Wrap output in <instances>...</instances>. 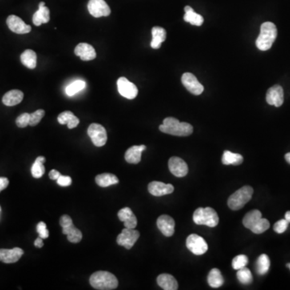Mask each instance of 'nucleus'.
<instances>
[{
    "instance_id": "30",
    "label": "nucleus",
    "mask_w": 290,
    "mask_h": 290,
    "mask_svg": "<svg viewBox=\"0 0 290 290\" xmlns=\"http://www.w3.org/2000/svg\"><path fill=\"white\" fill-rule=\"evenodd\" d=\"M207 281L208 284L212 288H219L223 285L224 283V279L222 276L220 270L218 268H213L211 270V272L208 274V277H207Z\"/></svg>"
},
{
    "instance_id": "18",
    "label": "nucleus",
    "mask_w": 290,
    "mask_h": 290,
    "mask_svg": "<svg viewBox=\"0 0 290 290\" xmlns=\"http://www.w3.org/2000/svg\"><path fill=\"white\" fill-rule=\"evenodd\" d=\"M74 53H75L76 56L80 57L81 60L85 61L95 59L96 56H97L93 47L89 44H86V43L78 44L74 49Z\"/></svg>"
},
{
    "instance_id": "43",
    "label": "nucleus",
    "mask_w": 290,
    "mask_h": 290,
    "mask_svg": "<svg viewBox=\"0 0 290 290\" xmlns=\"http://www.w3.org/2000/svg\"><path fill=\"white\" fill-rule=\"evenodd\" d=\"M57 182L61 186H69V185H71L72 179L69 176H62V175H61L57 178Z\"/></svg>"
},
{
    "instance_id": "10",
    "label": "nucleus",
    "mask_w": 290,
    "mask_h": 290,
    "mask_svg": "<svg viewBox=\"0 0 290 290\" xmlns=\"http://www.w3.org/2000/svg\"><path fill=\"white\" fill-rule=\"evenodd\" d=\"M119 93L128 100H133L138 94V89L134 83L128 81L126 77H121L117 81Z\"/></svg>"
},
{
    "instance_id": "2",
    "label": "nucleus",
    "mask_w": 290,
    "mask_h": 290,
    "mask_svg": "<svg viewBox=\"0 0 290 290\" xmlns=\"http://www.w3.org/2000/svg\"><path fill=\"white\" fill-rule=\"evenodd\" d=\"M276 37L277 29L276 25L272 22L264 23L260 27V33L256 39V47L261 51L268 50L276 41Z\"/></svg>"
},
{
    "instance_id": "3",
    "label": "nucleus",
    "mask_w": 290,
    "mask_h": 290,
    "mask_svg": "<svg viewBox=\"0 0 290 290\" xmlns=\"http://www.w3.org/2000/svg\"><path fill=\"white\" fill-rule=\"evenodd\" d=\"M92 287L99 290H112L118 287V279L114 274L106 271H98L89 278Z\"/></svg>"
},
{
    "instance_id": "45",
    "label": "nucleus",
    "mask_w": 290,
    "mask_h": 290,
    "mask_svg": "<svg viewBox=\"0 0 290 290\" xmlns=\"http://www.w3.org/2000/svg\"><path fill=\"white\" fill-rule=\"evenodd\" d=\"M49 178L52 179V180H57V178L61 176V173H60L58 171L53 169V170H51L50 172H49Z\"/></svg>"
},
{
    "instance_id": "13",
    "label": "nucleus",
    "mask_w": 290,
    "mask_h": 290,
    "mask_svg": "<svg viewBox=\"0 0 290 290\" xmlns=\"http://www.w3.org/2000/svg\"><path fill=\"white\" fill-rule=\"evenodd\" d=\"M181 82H182L183 85L195 95L201 94L204 90L203 85L199 82L197 77H195L193 73H184L181 77Z\"/></svg>"
},
{
    "instance_id": "41",
    "label": "nucleus",
    "mask_w": 290,
    "mask_h": 290,
    "mask_svg": "<svg viewBox=\"0 0 290 290\" xmlns=\"http://www.w3.org/2000/svg\"><path fill=\"white\" fill-rule=\"evenodd\" d=\"M288 222L285 219H281L279 221L276 222L274 225V231H276V233L282 234L284 233V231L287 230L288 226Z\"/></svg>"
},
{
    "instance_id": "36",
    "label": "nucleus",
    "mask_w": 290,
    "mask_h": 290,
    "mask_svg": "<svg viewBox=\"0 0 290 290\" xmlns=\"http://www.w3.org/2000/svg\"><path fill=\"white\" fill-rule=\"evenodd\" d=\"M85 81L78 80V81H75L74 82H73V83L68 85L66 89H65V92H66L68 95L73 96L74 95L75 93H78V92L82 90V89L85 88Z\"/></svg>"
},
{
    "instance_id": "23",
    "label": "nucleus",
    "mask_w": 290,
    "mask_h": 290,
    "mask_svg": "<svg viewBox=\"0 0 290 290\" xmlns=\"http://www.w3.org/2000/svg\"><path fill=\"white\" fill-rule=\"evenodd\" d=\"M156 280H157L158 285L161 287L163 289L177 290L178 288L177 280L170 274H160Z\"/></svg>"
},
{
    "instance_id": "32",
    "label": "nucleus",
    "mask_w": 290,
    "mask_h": 290,
    "mask_svg": "<svg viewBox=\"0 0 290 290\" xmlns=\"http://www.w3.org/2000/svg\"><path fill=\"white\" fill-rule=\"evenodd\" d=\"M262 218V214L258 210L250 211L244 216L243 219V224L248 229H252L253 226Z\"/></svg>"
},
{
    "instance_id": "19",
    "label": "nucleus",
    "mask_w": 290,
    "mask_h": 290,
    "mask_svg": "<svg viewBox=\"0 0 290 290\" xmlns=\"http://www.w3.org/2000/svg\"><path fill=\"white\" fill-rule=\"evenodd\" d=\"M24 251L20 248L13 249H0V261L5 264H13L21 259Z\"/></svg>"
},
{
    "instance_id": "11",
    "label": "nucleus",
    "mask_w": 290,
    "mask_h": 290,
    "mask_svg": "<svg viewBox=\"0 0 290 290\" xmlns=\"http://www.w3.org/2000/svg\"><path fill=\"white\" fill-rule=\"evenodd\" d=\"M88 11L95 18L108 17L111 14V9L104 0H89Z\"/></svg>"
},
{
    "instance_id": "39",
    "label": "nucleus",
    "mask_w": 290,
    "mask_h": 290,
    "mask_svg": "<svg viewBox=\"0 0 290 290\" xmlns=\"http://www.w3.org/2000/svg\"><path fill=\"white\" fill-rule=\"evenodd\" d=\"M45 112L44 110H37L33 113L30 114V120H29V125L32 127L36 126L39 123L41 122L43 117L45 116Z\"/></svg>"
},
{
    "instance_id": "37",
    "label": "nucleus",
    "mask_w": 290,
    "mask_h": 290,
    "mask_svg": "<svg viewBox=\"0 0 290 290\" xmlns=\"http://www.w3.org/2000/svg\"><path fill=\"white\" fill-rule=\"evenodd\" d=\"M269 227L270 223L268 219L261 218V219L253 226L251 231L255 234L264 233V231H267V230L269 228Z\"/></svg>"
},
{
    "instance_id": "12",
    "label": "nucleus",
    "mask_w": 290,
    "mask_h": 290,
    "mask_svg": "<svg viewBox=\"0 0 290 290\" xmlns=\"http://www.w3.org/2000/svg\"><path fill=\"white\" fill-rule=\"evenodd\" d=\"M168 168L172 174L177 177H185L189 172V168L185 160L177 156H172L169 159Z\"/></svg>"
},
{
    "instance_id": "40",
    "label": "nucleus",
    "mask_w": 290,
    "mask_h": 290,
    "mask_svg": "<svg viewBox=\"0 0 290 290\" xmlns=\"http://www.w3.org/2000/svg\"><path fill=\"white\" fill-rule=\"evenodd\" d=\"M29 120H30V114L23 113L17 119L16 123L19 128H26L28 125H29Z\"/></svg>"
},
{
    "instance_id": "47",
    "label": "nucleus",
    "mask_w": 290,
    "mask_h": 290,
    "mask_svg": "<svg viewBox=\"0 0 290 290\" xmlns=\"http://www.w3.org/2000/svg\"><path fill=\"white\" fill-rule=\"evenodd\" d=\"M284 219L290 223V211H287L284 215Z\"/></svg>"
},
{
    "instance_id": "5",
    "label": "nucleus",
    "mask_w": 290,
    "mask_h": 290,
    "mask_svg": "<svg viewBox=\"0 0 290 290\" xmlns=\"http://www.w3.org/2000/svg\"><path fill=\"white\" fill-rule=\"evenodd\" d=\"M253 195V189L249 185L242 187L236 192L231 195L228 199L227 204L230 209L232 211H238L244 207L252 199Z\"/></svg>"
},
{
    "instance_id": "50",
    "label": "nucleus",
    "mask_w": 290,
    "mask_h": 290,
    "mask_svg": "<svg viewBox=\"0 0 290 290\" xmlns=\"http://www.w3.org/2000/svg\"><path fill=\"white\" fill-rule=\"evenodd\" d=\"M0 213H1V207H0Z\"/></svg>"
},
{
    "instance_id": "24",
    "label": "nucleus",
    "mask_w": 290,
    "mask_h": 290,
    "mask_svg": "<svg viewBox=\"0 0 290 290\" xmlns=\"http://www.w3.org/2000/svg\"><path fill=\"white\" fill-rule=\"evenodd\" d=\"M24 99V93L19 89H13L7 92L3 97V104L8 107H13L21 104Z\"/></svg>"
},
{
    "instance_id": "48",
    "label": "nucleus",
    "mask_w": 290,
    "mask_h": 290,
    "mask_svg": "<svg viewBox=\"0 0 290 290\" xmlns=\"http://www.w3.org/2000/svg\"><path fill=\"white\" fill-rule=\"evenodd\" d=\"M284 158H285L286 161H287L288 164H290V152H288V153L285 154V156H284Z\"/></svg>"
},
{
    "instance_id": "1",
    "label": "nucleus",
    "mask_w": 290,
    "mask_h": 290,
    "mask_svg": "<svg viewBox=\"0 0 290 290\" xmlns=\"http://www.w3.org/2000/svg\"><path fill=\"white\" fill-rule=\"evenodd\" d=\"M160 132L176 136H188L193 133L194 128L188 123L180 122L173 117H168L159 127Z\"/></svg>"
},
{
    "instance_id": "34",
    "label": "nucleus",
    "mask_w": 290,
    "mask_h": 290,
    "mask_svg": "<svg viewBox=\"0 0 290 290\" xmlns=\"http://www.w3.org/2000/svg\"><path fill=\"white\" fill-rule=\"evenodd\" d=\"M270 268V260L266 254H262L256 260V272L260 275H264Z\"/></svg>"
},
{
    "instance_id": "20",
    "label": "nucleus",
    "mask_w": 290,
    "mask_h": 290,
    "mask_svg": "<svg viewBox=\"0 0 290 290\" xmlns=\"http://www.w3.org/2000/svg\"><path fill=\"white\" fill-rule=\"evenodd\" d=\"M120 221L124 222V227L135 229L137 226V219L129 207H124L118 212Z\"/></svg>"
},
{
    "instance_id": "31",
    "label": "nucleus",
    "mask_w": 290,
    "mask_h": 290,
    "mask_svg": "<svg viewBox=\"0 0 290 290\" xmlns=\"http://www.w3.org/2000/svg\"><path fill=\"white\" fill-rule=\"evenodd\" d=\"M243 161H244V157L239 153H234L230 151H224L223 152L222 162L225 165H230V164L239 165V164H241Z\"/></svg>"
},
{
    "instance_id": "16",
    "label": "nucleus",
    "mask_w": 290,
    "mask_h": 290,
    "mask_svg": "<svg viewBox=\"0 0 290 290\" xmlns=\"http://www.w3.org/2000/svg\"><path fill=\"white\" fill-rule=\"evenodd\" d=\"M158 229L166 237H170L175 232L174 219L169 215H160L156 221Z\"/></svg>"
},
{
    "instance_id": "26",
    "label": "nucleus",
    "mask_w": 290,
    "mask_h": 290,
    "mask_svg": "<svg viewBox=\"0 0 290 290\" xmlns=\"http://www.w3.org/2000/svg\"><path fill=\"white\" fill-rule=\"evenodd\" d=\"M57 120L60 124H67L68 128L69 129H73L79 124V119L77 118V116L73 115V112L66 111L60 114Z\"/></svg>"
},
{
    "instance_id": "29",
    "label": "nucleus",
    "mask_w": 290,
    "mask_h": 290,
    "mask_svg": "<svg viewBox=\"0 0 290 290\" xmlns=\"http://www.w3.org/2000/svg\"><path fill=\"white\" fill-rule=\"evenodd\" d=\"M95 181L100 186L108 187L118 184L119 179L116 175L112 173H102L96 176Z\"/></svg>"
},
{
    "instance_id": "15",
    "label": "nucleus",
    "mask_w": 290,
    "mask_h": 290,
    "mask_svg": "<svg viewBox=\"0 0 290 290\" xmlns=\"http://www.w3.org/2000/svg\"><path fill=\"white\" fill-rule=\"evenodd\" d=\"M266 101L269 105L279 108L284 103V90L279 85H275L269 88L266 94Z\"/></svg>"
},
{
    "instance_id": "42",
    "label": "nucleus",
    "mask_w": 290,
    "mask_h": 290,
    "mask_svg": "<svg viewBox=\"0 0 290 290\" xmlns=\"http://www.w3.org/2000/svg\"><path fill=\"white\" fill-rule=\"evenodd\" d=\"M37 231L38 232L39 236L42 239H47L49 237V231L47 229V226L44 222H40L37 224Z\"/></svg>"
},
{
    "instance_id": "8",
    "label": "nucleus",
    "mask_w": 290,
    "mask_h": 290,
    "mask_svg": "<svg viewBox=\"0 0 290 290\" xmlns=\"http://www.w3.org/2000/svg\"><path fill=\"white\" fill-rule=\"evenodd\" d=\"M88 136L91 139L92 142L96 147H103L108 140V134L105 128L101 124H91L88 128Z\"/></svg>"
},
{
    "instance_id": "22",
    "label": "nucleus",
    "mask_w": 290,
    "mask_h": 290,
    "mask_svg": "<svg viewBox=\"0 0 290 290\" xmlns=\"http://www.w3.org/2000/svg\"><path fill=\"white\" fill-rule=\"evenodd\" d=\"M146 149L145 145H134L127 150L125 160L130 164H138L141 160L142 152Z\"/></svg>"
},
{
    "instance_id": "9",
    "label": "nucleus",
    "mask_w": 290,
    "mask_h": 290,
    "mask_svg": "<svg viewBox=\"0 0 290 290\" xmlns=\"http://www.w3.org/2000/svg\"><path fill=\"white\" fill-rule=\"evenodd\" d=\"M140 237V232L132 228H127L123 230L122 232L117 237V244L123 246L126 249L130 250L134 246L136 242Z\"/></svg>"
},
{
    "instance_id": "4",
    "label": "nucleus",
    "mask_w": 290,
    "mask_h": 290,
    "mask_svg": "<svg viewBox=\"0 0 290 290\" xmlns=\"http://www.w3.org/2000/svg\"><path fill=\"white\" fill-rule=\"evenodd\" d=\"M193 220L197 225H206L209 227H216L219 222L217 212L211 207L198 208L194 213Z\"/></svg>"
},
{
    "instance_id": "21",
    "label": "nucleus",
    "mask_w": 290,
    "mask_h": 290,
    "mask_svg": "<svg viewBox=\"0 0 290 290\" xmlns=\"http://www.w3.org/2000/svg\"><path fill=\"white\" fill-rule=\"evenodd\" d=\"M50 20V12L45 7V2L40 3L39 9L33 15V22L36 26H41L42 24H47Z\"/></svg>"
},
{
    "instance_id": "33",
    "label": "nucleus",
    "mask_w": 290,
    "mask_h": 290,
    "mask_svg": "<svg viewBox=\"0 0 290 290\" xmlns=\"http://www.w3.org/2000/svg\"><path fill=\"white\" fill-rule=\"evenodd\" d=\"M45 160H46L45 156H38L33 163L31 171L35 178H41L43 175L45 174V168L44 166V163L45 162Z\"/></svg>"
},
{
    "instance_id": "38",
    "label": "nucleus",
    "mask_w": 290,
    "mask_h": 290,
    "mask_svg": "<svg viewBox=\"0 0 290 290\" xmlns=\"http://www.w3.org/2000/svg\"><path fill=\"white\" fill-rule=\"evenodd\" d=\"M248 263V258L245 255H239L232 260V267L234 269L239 270L246 267Z\"/></svg>"
},
{
    "instance_id": "49",
    "label": "nucleus",
    "mask_w": 290,
    "mask_h": 290,
    "mask_svg": "<svg viewBox=\"0 0 290 290\" xmlns=\"http://www.w3.org/2000/svg\"><path fill=\"white\" fill-rule=\"evenodd\" d=\"M286 266H287V267H288V268H289L290 269V263H288V264H286Z\"/></svg>"
},
{
    "instance_id": "17",
    "label": "nucleus",
    "mask_w": 290,
    "mask_h": 290,
    "mask_svg": "<svg viewBox=\"0 0 290 290\" xmlns=\"http://www.w3.org/2000/svg\"><path fill=\"white\" fill-rule=\"evenodd\" d=\"M148 189L151 195L156 197H160L172 194L174 190V187L171 184H165L160 181H152L148 184Z\"/></svg>"
},
{
    "instance_id": "14",
    "label": "nucleus",
    "mask_w": 290,
    "mask_h": 290,
    "mask_svg": "<svg viewBox=\"0 0 290 290\" xmlns=\"http://www.w3.org/2000/svg\"><path fill=\"white\" fill-rule=\"evenodd\" d=\"M7 25L11 31H13V33H17V34H26V33H30L32 30V27L30 25H26L23 21L22 19L15 15H11L8 17Z\"/></svg>"
},
{
    "instance_id": "44",
    "label": "nucleus",
    "mask_w": 290,
    "mask_h": 290,
    "mask_svg": "<svg viewBox=\"0 0 290 290\" xmlns=\"http://www.w3.org/2000/svg\"><path fill=\"white\" fill-rule=\"evenodd\" d=\"M9 181L7 177H0V192L9 186Z\"/></svg>"
},
{
    "instance_id": "28",
    "label": "nucleus",
    "mask_w": 290,
    "mask_h": 290,
    "mask_svg": "<svg viewBox=\"0 0 290 290\" xmlns=\"http://www.w3.org/2000/svg\"><path fill=\"white\" fill-rule=\"evenodd\" d=\"M37 60V53L32 49H27L21 56V61L23 65L29 69H33L36 68Z\"/></svg>"
},
{
    "instance_id": "6",
    "label": "nucleus",
    "mask_w": 290,
    "mask_h": 290,
    "mask_svg": "<svg viewBox=\"0 0 290 290\" xmlns=\"http://www.w3.org/2000/svg\"><path fill=\"white\" fill-rule=\"evenodd\" d=\"M60 225L62 227V233L67 235V239L70 243L77 244L82 239L81 231L74 227L73 220L69 215H64L60 219Z\"/></svg>"
},
{
    "instance_id": "46",
    "label": "nucleus",
    "mask_w": 290,
    "mask_h": 290,
    "mask_svg": "<svg viewBox=\"0 0 290 290\" xmlns=\"http://www.w3.org/2000/svg\"><path fill=\"white\" fill-rule=\"evenodd\" d=\"M34 245L35 247H37V248H42L43 246H44V242H43L42 238H37V240H35Z\"/></svg>"
},
{
    "instance_id": "25",
    "label": "nucleus",
    "mask_w": 290,
    "mask_h": 290,
    "mask_svg": "<svg viewBox=\"0 0 290 290\" xmlns=\"http://www.w3.org/2000/svg\"><path fill=\"white\" fill-rule=\"evenodd\" d=\"M152 35L151 47L154 49H160L161 44L166 39V31L161 27H153L152 29Z\"/></svg>"
},
{
    "instance_id": "27",
    "label": "nucleus",
    "mask_w": 290,
    "mask_h": 290,
    "mask_svg": "<svg viewBox=\"0 0 290 290\" xmlns=\"http://www.w3.org/2000/svg\"><path fill=\"white\" fill-rule=\"evenodd\" d=\"M185 12L184 21L185 22L190 23L191 25H195V26H201L203 25L204 19H203L201 15L195 13L191 7H185Z\"/></svg>"
},
{
    "instance_id": "7",
    "label": "nucleus",
    "mask_w": 290,
    "mask_h": 290,
    "mask_svg": "<svg viewBox=\"0 0 290 290\" xmlns=\"http://www.w3.org/2000/svg\"><path fill=\"white\" fill-rule=\"evenodd\" d=\"M186 247L192 253L196 256L205 254L208 250V244L206 240L196 234H191L186 239Z\"/></svg>"
},
{
    "instance_id": "35",
    "label": "nucleus",
    "mask_w": 290,
    "mask_h": 290,
    "mask_svg": "<svg viewBox=\"0 0 290 290\" xmlns=\"http://www.w3.org/2000/svg\"><path fill=\"white\" fill-rule=\"evenodd\" d=\"M237 278L239 281L242 284H251L253 280L252 272L248 268L244 267L238 270Z\"/></svg>"
}]
</instances>
